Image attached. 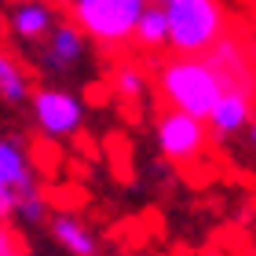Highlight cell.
I'll return each instance as SVG.
<instances>
[{
  "label": "cell",
  "mask_w": 256,
  "mask_h": 256,
  "mask_svg": "<svg viewBox=\"0 0 256 256\" xmlns=\"http://www.w3.org/2000/svg\"><path fill=\"white\" fill-rule=\"evenodd\" d=\"M158 88L168 99L172 110L190 114V118L205 121V124L227 92L224 77L216 74V66L205 55H176V59H168L158 70Z\"/></svg>",
  "instance_id": "obj_1"
},
{
  "label": "cell",
  "mask_w": 256,
  "mask_h": 256,
  "mask_svg": "<svg viewBox=\"0 0 256 256\" xmlns=\"http://www.w3.org/2000/svg\"><path fill=\"white\" fill-rule=\"evenodd\" d=\"M168 48L176 55H208L227 37L220 0H176L168 4Z\"/></svg>",
  "instance_id": "obj_2"
},
{
  "label": "cell",
  "mask_w": 256,
  "mask_h": 256,
  "mask_svg": "<svg viewBox=\"0 0 256 256\" xmlns=\"http://www.w3.org/2000/svg\"><path fill=\"white\" fill-rule=\"evenodd\" d=\"M146 8L150 0H70V22H77L88 40L121 48L136 37Z\"/></svg>",
  "instance_id": "obj_3"
},
{
  "label": "cell",
  "mask_w": 256,
  "mask_h": 256,
  "mask_svg": "<svg viewBox=\"0 0 256 256\" xmlns=\"http://www.w3.org/2000/svg\"><path fill=\"white\" fill-rule=\"evenodd\" d=\"M37 176H33V161L15 139L0 136V220L18 216V208L37 198Z\"/></svg>",
  "instance_id": "obj_4"
},
{
  "label": "cell",
  "mask_w": 256,
  "mask_h": 256,
  "mask_svg": "<svg viewBox=\"0 0 256 256\" xmlns=\"http://www.w3.org/2000/svg\"><path fill=\"white\" fill-rule=\"evenodd\" d=\"M30 106H33V118H37L40 132L48 139L74 136L80 128V121H84V106H80V99L74 96V92H62V88H40V92H33Z\"/></svg>",
  "instance_id": "obj_5"
},
{
  "label": "cell",
  "mask_w": 256,
  "mask_h": 256,
  "mask_svg": "<svg viewBox=\"0 0 256 256\" xmlns=\"http://www.w3.org/2000/svg\"><path fill=\"white\" fill-rule=\"evenodd\" d=\"M205 143H208L205 121L190 118V114H180V110H165L158 118V146H161L165 158H172V161H194L205 150Z\"/></svg>",
  "instance_id": "obj_6"
},
{
  "label": "cell",
  "mask_w": 256,
  "mask_h": 256,
  "mask_svg": "<svg viewBox=\"0 0 256 256\" xmlns=\"http://www.w3.org/2000/svg\"><path fill=\"white\" fill-rule=\"evenodd\" d=\"M84 52H88L84 30H80L77 22H59V26L48 33V40L40 44V62L48 70H55V74H66V70H74L84 59Z\"/></svg>",
  "instance_id": "obj_7"
},
{
  "label": "cell",
  "mask_w": 256,
  "mask_h": 256,
  "mask_svg": "<svg viewBox=\"0 0 256 256\" xmlns=\"http://www.w3.org/2000/svg\"><path fill=\"white\" fill-rule=\"evenodd\" d=\"M208 62L216 66V74L224 77L227 88H238V92H256V77H252V59H249V48H242L234 37H224L212 52L205 55Z\"/></svg>",
  "instance_id": "obj_8"
},
{
  "label": "cell",
  "mask_w": 256,
  "mask_h": 256,
  "mask_svg": "<svg viewBox=\"0 0 256 256\" xmlns=\"http://www.w3.org/2000/svg\"><path fill=\"white\" fill-rule=\"evenodd\" d=\"M8 22H11V33H15L22 44H44L48 33L59 26L55 8L48 0H18V4L11 8Z\"/></svg>",
  "instance_id": "obj_9"
},
{
  "label": "cell",
  "mask_w": 256,
  "mask_h": 256,
  "mask_svg": "<svg viewBox=\"0 0 256 256\" xmlns=\"http://www.w3.org/2000/svg\"><path fill=\"white\" fill-rule=\"evenodd\" d=\"M252 124V96L249 92H238V88H227L220 106L212 110L208 118V128H212L216 139H227V136H238L242 128Z\"/></svg>",
  "instance_id": "obj_10"
},
{
  "label": "cell",
  "mask_w": 256,
  "mask_h": 256,
  "mask_svg": "<svg viewBox=\"0 0 256 256\" xmlns=\"http://www.w3.org/2000/svg\"><path fill=\"white\" fill-rule=\"evenodd\" d=\"M52 230H55V242H59L70 256H96V238H92V230L80 224L77 216L59 212L52 220Z\"/></svg>",
  "instance_id": "obj_11"
},
{
  "label": "cell",
  "mask_w": 256,
  "mask_h": 256,
  "mask_svg": "<svg viewBox=\"0 0 256 256\" xmlns=\"http://www.w3.org/2000/svg\"><path fill=\"white\" fill-rule=\"evenodd\" d=\"M0 99H4L8 106H22L26 99H33L26 70H22V62L15 55H8L4 48H0Z\"/></svg>",
  "instance_id": "obj_12"
},
{
  "label": "cell",
  "mask_w": 256,
  "mask_h": 256,
  "mask_svg": "<svg viewBox=\"0 0 256 256\" xmlns=\"http://www.w3.org/2000/svg\"><path fill=\"white\" fill-rule=\"evenodd\" d=\"M139 48H165L168 44V11L161 8V4H150L143 11V18H139V26H136V37H132Z\"/></svg>",
  "instance_id": "obj_13"
},
{
  "label": "cell",
  "mask_w": 256,
  "mask_h": 256,
  "mask_svg": "<svg viewBox=\"0 0 256 256\" xmlns=\"http://www.w3.org/2000/svg\"><path fill=\"white\" fill-rule=\"evenodd\" d=\"M114 92L124 99V102H139L146 96V77H143V70L132 66V62H124L114 70Z\"/></svg>",
  "instance_id": "obj_14"
},
{
  "label": "cell",
  "mask_w": 256,
  "mask_h": 256,
  "mask_svg": "<svg viewBox=\"0 0 256 256\" xmlns=\"http://www.w3.org/2000/svg\"><path fill=\"white\" fill-rule=\"evenodd\" d=\"M44 216H48V202H44V194H37V198H30L26 205L18 208V224H44Z\"/></svg>",
  "instance_id": "obj_15"
},
{
  "label": "cell",
  "mask_w": 256,
  "mask_h": 256,
  "mask_svg": "<svg viewBox=\"0 0 256 256\" xmlns=\"http://www.w3.org/2000/svg\"><path fill=\"white\" fill-rule=\"evenodd\" d=\"M0 256H26V252H22V246H18V238L11 234L4 224H0Z\"/></svg>",
  "instance_id": "obj_16"
},
{
  "label": "cell",
  "mask_w": 256,
  "mask_h": 256,
  "mask_svg": "<svg viewBox=\"0 0 256 256\" xmlns=\"http://www.w3.org/2000/svg\"><path fill=\"white\" fill-rule=\"evenodd\" d=\"M249 143H252V150H256V121L249 124Z\"/></svg>",
  "instance_id": "obj_17"
},
{
  "label": "cell",
  "mask_w": 256,
  "mask_h": 256,
  "mask_svg": "<svg viewBox=\"0 0 256 256\" xmlns=\"http://www.w3.org/2000/svg\"><path fill=\"white\" fill-rule=\"evenodd\" d=\"M249 59H252V66H256V40L249 44Z\"/></svg>",
  "instance_id": "obj_18"
},
{
  "label": "cell",
  "mask_w": 256,
  "mask_h": 256,
  "mask_svg": "<svg viewBox=\"0 0 256 256\" xmlns=\"http://www.w3.org/2000/svg\"><path fill=\"white\" fill-rule=\"evenodd\" d=\"M150 4H161V8H168V4H176V0H150Z\"/></svg>",
  "instance_id": "obj_19"
}]
</instances>
